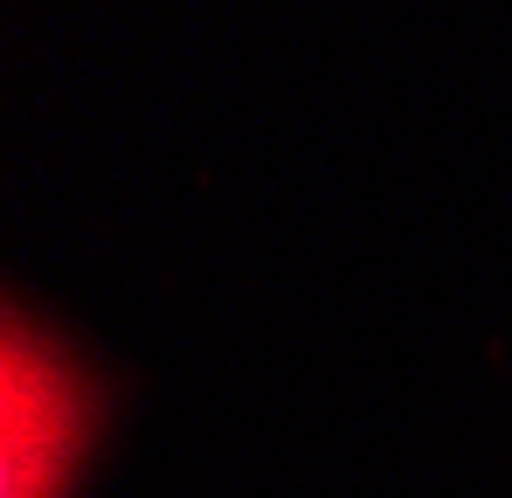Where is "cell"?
Wrapping results in <instances>:
<instances>
[{
	"label": "cell",
	"mask_w": 512,
	"mask_h": 498,
	"mask_svg": "<svg viewBox=\"0 0 512 498\" xmlns=\"http://www.w3.org/2000/svg\"><path fill=\"white\" fill-rule=\"evenodd\" d=\"M97 381L90 367L35 326L21 305H7L0 339V498H70L84 457L97 450Z\"/></svg>",
	"instance_id": "6da1fadb"
}]
</instances>
